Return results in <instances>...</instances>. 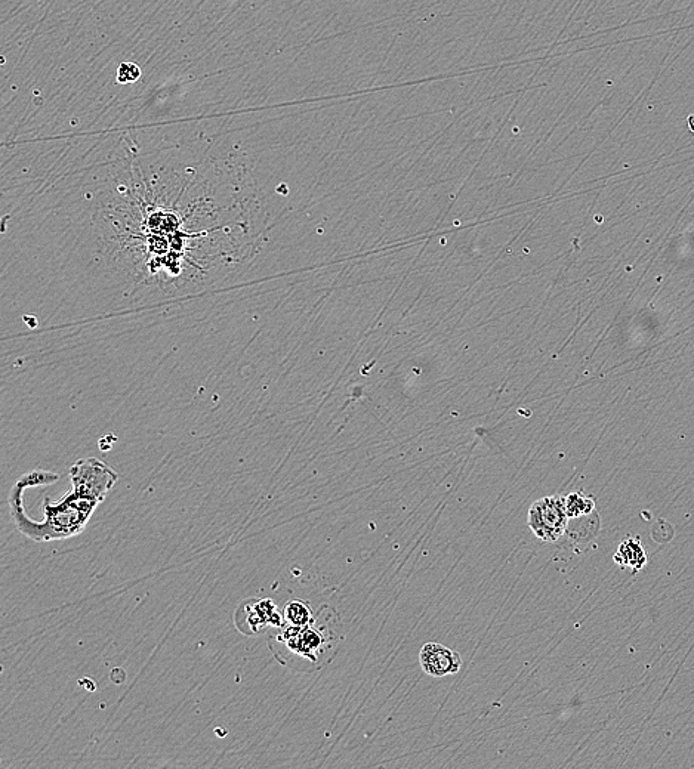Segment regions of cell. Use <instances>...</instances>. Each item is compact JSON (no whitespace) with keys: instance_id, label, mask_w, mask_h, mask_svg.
<instances>
[{"instance_id":"cell-3","label":"cell","mask_w":694,"mask_h":769,"mask_svg":"<svg viewBox=\"0 0 694 769\" xmlns=\"http://www.w3.org/2000/svg\"><path fill=\"white\" fill-rule=\"evenodd\" d=\"M569 521L566 497L563 496H548L536 500L527 515V524L532 533L542 542L548 543L557 542L566 534Z\"/></svg>"},{"instance_id":"cell-4","label":"cell","mask_w":694,"mask_h":769,"mask_svg":"<svg viewBox=\"0 0 694 769\" xmlns=\"http://www.w3.org/2000/svg\"><path fill=\"white\" fill-rule=\"evenodd\" d=\"M234 622L245 635H258L270 628H282L285 617L271 599H248L237 608Z\"/></svg>"},{"instance_id":"cell-5","label":"cell","mask_w":694,"mask_h":769,"mask_svg":"<svg viewBox=\"0 0 694 769\" xmlns=\"http://www.w3.org/2000/svg\"><path fill=\"white\" fill-rule=\"evenodd\" d=\"M70 480H72V484L82 487L89 494L104 502L107 494L119 480V475L100 459L86 457V459L77 460L70 468Z\"/></svg>"},{"instance_id":"cell-1","label":"cell","mask_w":694,"mask_h":769,"mask_svg":"<svg viewBox=\"0 0 694 769\" xmlns=\"http://www.w3.org/2000/svg\"><path fill=\"white\" fill-rule=\"evenodd\" d=\"M60 480L57 474L48 471H33L23 475L15 484L14 489L9 494V506H11V517L18 530L35 540L37 543L52 542V540L70 539L77 536L85 530L95 509L100 505L101 500L95 499L91 494L86 493L80 486H74L73 489L60 500L52 503L48 497L43 500V512L45 520L42 523H35L30 520L27 512L24 511L23 491L27 487L46 486L54 484Z\"/></svg>"},{"instance_id":"cell-2","label":"cell","mask_w":694,"mask_h":769,"mask_svg":"<svg viewBox=\"0 0 694 769\" xmlns=\"http://www.w3.org/2000/svg\"><path fill=\"white\" fill-rule=\"evenodd\" d=\"M268 648L280 665L296 672L313 673L328 666L342 642L341 620L330 605H322L304 628L283 625L267 638Z\"/></svg>"},{"instance_id":"cell-6","label":"cell","mask_w":694,"mask_h":769,"mask_svg":"<svg viewBox=\"0 0 694 769\" xmlns=\"http://www.w3.org/2000/svg\"><path fill=\"white\" fill-rule=\"evenodd\" d=\"M419 663L427 675L444 678L461 670L462 659L456 651L436 642H428L419 653Z\"/></svg>"},{"instance_id":"cell-9","label":"cell","mask_w":694,"mask_h":769,"mask_svg":"<svg viewBox=\"0 0 694 769\" xmlns=\"http://www.w3.org/2000/svg\"><path fill=\"white\" fill-rule=\"evenodd\" d=\"M595 499L592 496H586L582 491H575L566 496V511L570 520L588 517L594 512Z\"/></svg>"},{"instance_id":"cell-7","label":"cell","mask_w":694,"mask_h":769,"mask_svg":"<svg viewBox=\"0 0 694 769\" xmlns=\"http://www.w3.org/2000/svg\"><path fill=\"white\" fill-rule=\"evenodd\" d=\"M613 560L619 567L631 568L634 573H637L647 564V552L638 537H628L619 546Z\"/></svg>"},{"instance_id":"cell-8","label":"cell","mask_w":694,"mask_h":769,"mask_svg":"<svg viewBox=\"0 0 694 769\" xmlns=\"http://www.w3.org/2000/svg\"><path fill=\"white\" fill-rule=\"evenodd\" d=\"M283 617H285V625L304 628V626L310 625L313 622L316 613H314L313 608H311L307 601L292 599L283 608Z\"/></svg>"},{"instance_id":"cell-10","label":"cell","mask_w":694,"mask_h":769,"mask_svg":"<svg viewBox=\"0 0 694 769\" xmlns=\"http://www.w3.org/2000/svg\"><path fill=\"white\" fill-rule=\"evenodd\" d=\"M140 77L141 69L134 63L120 64L119 70H117V82H119L120 85L137 82Z\"/></svg>"}]
</instances>
